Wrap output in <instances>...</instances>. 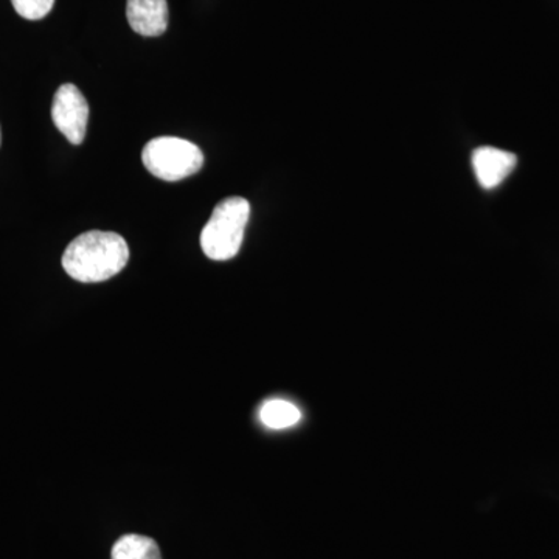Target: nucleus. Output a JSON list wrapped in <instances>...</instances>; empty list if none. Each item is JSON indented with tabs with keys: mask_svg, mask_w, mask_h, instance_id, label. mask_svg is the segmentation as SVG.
<instances>
[{
	"mask_svg": "<svg viewBox=\"0 0 559 559\" xmlns=\"http://www.w3.org/2000/svg\"><path fill=\"white\" fill-rule=\"evenodd\" d=\"M300 411L289 401L271 400L263 404L260 419L270 429H286L300 421Z\"/></svg>",
	"mask_w": 559,
	"mask_h": 559,
	"instance_id": "6e6552de",
	"label": "nucleus"
},
{
	"mask_svg": "<svg viewBox=\"0 0 559 559\" xmlns=\"http://www.w3.org/2000/svg\"><path fill=\"white\" fill-rule=\"evenodd\" d=\"M51 119L72 145L83 143L90 120V105L75 84H62L57 91L51 105Z\"/></svg>",
	"mask_w": 559,
	"mask_h": 559,
	"instance_id": "20e7f679",
	"label": "nucleus"
},
{
	"mask_svg": "<svg viewBox=\"0 0 559 559\" xmlns=\"http://www.w3.org/2000/svg\"><path fill=\"white\" fill-rule=\"evenodd\" d=\"M127 17L139 35L148 38L164 35L168 27L167 0H128Z\"/></svg>",
	"mask_w": 559,
	"mask_h": 559,
	"instance_id": "423d86ee",
	"label": "nucleus"
},
{
	"mask_svg": "<svg viewBox=\"0 0 559 559\" xmlns=\"http://www.w3.org/2000/svg\"><path fill=\"white\" fill-rule=\"evenodd\" d=\"M250 216V204L241 197L221 201L201 234L205 257L215 261L234 259L240 252Z\"/></svg>",
	"mask_w": 559,
	"mask_h": 559,
	"instance_id": "f03ea898",
	"label": "nucleus"
},
{
	"mask_svg": "<svg viewBox=\"0 0 559 559\" xmlns=\"http://www.w3.org/2000/svg\"><path fill=\"white\" fill-rule=\"evenodd\" d=\"M142 159L151 175L167 182L190 178L204 165V154L198 145L179 138L151 140L143 148Z\"/></svg>",
	"mask_w": 559,
	"mask_h": 559,
	"instance_id": "7ed1b4c3",
	"label": "nucleus"
},
{
	"mask_svg": "<svg viewBox=\"0 0 559 559\" xmlns=\"http://www.w3.org/2000/svg\"><path fill=\"white\" fill-rule=\"evenodd\" d=\"M130 260L127 241L114 231L92 230L70 242L62 267L81 283H102L116 277Z\"/></svg>",
	"mask_w": 559,
	"mask_h": 559,
	"instance_id": "f257e3e1",
	"label": "nucleus"
},
{
	"mask_svg": "<svg viewBox=\"0 0 559 559\" xmlns=\"http://www.w3.org/2000/svg\"><path fill=\"white\" fill-rule=\"evenodd\" d=\"M110 559H162L156 540L142 535H124L114 544Z\"/></svg>",
	"mask_w": 559,
	"mask_h": 559,
	"instance_id": "0eeeda50",
	"label": "nucleus"
},
{
	"mask_svg": "<svg viewBox=\"0 0 559 559\" xmlns=\"http://www.w3.org/2000/svg\"><path fill=\"white\" fill-rule=\"evenodd\" d=\"M0 142H2V132H0Z\"/></svg>",
	"mask_w": 559,
	"mask_h": 559,
	"instance_id": "9d476101",
	"label": "nucleus"
},
{
	"mask_svg": "<svg viewBox=\"0 0 559 559\" xmlns=\"http://www.w3.org/2000/svg\"><path fill=\"white\" fill-rule=\"evenodd\" d=\"M11 3L24 20L39 21L53 9L55 0H11Z\"/></svg>",
	"mask_w": 559,
	"mask_h": 559,
	"instance_id": "1a4fd4ad",
	"label": "nucleus"
},
{
	"mask_svg": "<svg viewBox=\"0 0 559 559\" xmlns=\"http://www.w3.org/2000/svg\"><path fill=\"white\" fill-rule=\"evenodd\" d=\"M513 153L492 146H480L473 153V167L476 178L484 189L491 190L500 186L516 167Z\"/></svg>",
	"mask_w": 559,
	"mask_h": 559,
	"instance_id": "39448f33",
	"label": "nucleus"
}]
</instances>
